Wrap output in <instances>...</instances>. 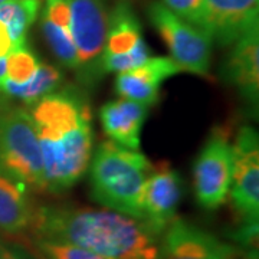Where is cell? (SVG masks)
Instances as JSON below:
<instances>
[{
  "label": "cell",
  "instance_id": "obj_1",
  "mask_svg": "<svg viewBox=\"0 0 259 259\" xmlns=\"http://www.w3.org/2000/svg\"><path fill=\"white\" fill-rule=\"evenodd\" d=\"M44 163L45 192L59 194L88 171L94 150L93 111L79 88L66 87L32 105Z\"/></svg>",
  "mask_w": 259,
  "mask_h": 259
},
{
  "label": "cell",
  "instance_id": "obj_2",
  "mask_svg": "<svg viewBox=\"0 0 259 259\" xmlns=\"http://www.w3.org/2000/svg\"><path fill=\"white\" fill-rule=\"evenodd\" d=\"M29 231L35 238L81 246L107 259H158L160 236L144 222L110 209L42 206Z\"/></svg>",
  "mask_w": 259,
  "mask_h": 259
},
{
  "label": "cell",
  "instance_id": "obj_3",
  "mask_svg": "<svg viewBox=\"0 0 259 259\" xmlns=\"http://www.w3.org/2000/svg\"><path fill=\"white\" fill-rule=\"evenodd\" d=\"M153 168L143 153L114 141H102L90 163L91 197L98 204L134 219H143V193Z\"/></svg>",
  "mask_w": 259,
  "mask_h": 259
},
{
  "label": "cell",
  "instance_id": "obj_4",
  "mask_svg": "<svg viewBox=\"0 0 259 259\" xmlns=\"http://www.w3.org/2000/svg\"><path fill=\"white\" fill-rule=\"evenodd\" d=\"M0 171L29 190L45 192L44 163L30 112L0 110Z\"/></svg>",
  "mask_w": 259,
  "mask_h": 259
},
{
  "label": "cell",
  "instance_id": "obj_5",
  "mask_svg": "<svg viewBox=\"0 0 259 259\" xmlns=\"http://www.w3.org/2000/svg\"><path fill=\"white\" fill-rule=\"evenodd\" d=\"M147 15L151 25L164 40L170 58L180 69L199 76H207L212 55V39L209 35L157 2L150 5Z\"/></svg>",
  "mask_w": 259,
  "mask_h": 259
},
{
  "label": "cell",
  "instance_id": "obj_6",
  "mask_svg": "<svg viewBox=\"0 0 259 259\" xmlns=\"http://www.w3.org/2000/svg\"><path fill=\"white\" fill-rule=\"evenodd\" d=\"M79 81L91 87L102 78L101 58L105 48L108 13L104 0H68Z\"/></svg>",
  "mask_w": 259,
  "mask_h": 259
},
{
  "label": "cell",
  "instance_id": "obj_7",
  "mask_svg": "<svg viewBox=\"0 0 259 259\" xmlns=\"http://www.w3.org/2000/svg\"><path fill=\"white\" fill-rule=\"evenodd\" d=\"M194 192L197 203L216 210L228 197L233 176V147L222 128L210 134L194 161Z\"/></svg>",
  "mask_w": 259,
  "mask_h": 259
},
{
  "label": "cell",
  "instance_id": "obj_8",
  "mask_svg": "<svg viewBox=\"0 0 259 259\" xmlns=\"http://www.w3.org/2000/svg\"><path fill=\"white\" fill-rule=\"evenodd\" d=\"M233 147V176L231 202L242 223L259 219V137L256 130L245 125L239 130Z\"/></svg>",
  "mask_w": 259,
  "mask_h": 259
},
{
  "label": "cell",
  "instance_id": "obj_9",
  "mask_svg": "<svg viewBox=\"0 0 259 259\" xmlns=\"http://www.w3.org/2000/svg\"><path fill=\"white\" fill-rule=\"evenodd\" d=\"M185 192L183 179L167 161L153 164L143 193V219L157 236L177 218Z\"/></svg>",
  "mask_w": 259,
  "mask_h": 259
},
{
  "label": "cell",
  "instance_id": "obj_10",
  "mask_svg": "<svg viewBox=\"0 0 259 259\" xmlns=\"http://www.w3.org/2000/svg\"><path fill=\"white\" fill-rule=\"evenodd\" d=\"M258 22L259 0H203L200 29L221 47L259 29Z\"/></svg>",
  "mask_w": 259,
  "mask_h": 259
},
{
  "label": "cell",
  "instance_id": "obj_11",
  "mask_svg": "<svg viewBox=\"0 0 259 259\" xmlns=\"http://www.w3.org/2000/svg\"><path fill=\"white\" fill-rule=\"evenodd\" d=\"M235 253L233 246L182 218L160 236L158 259H235Z\"/></svg>",
  "mask_w": 259,
  "mask_h": 259
},
{
  "label": "cell",
  "instance_id": "obj_12",
  "mask_svg": "<svg viewBox=\"0 0 259 259\" xmlns=\"http://www.w3.org/2000/svg\"><path fill=\"white\" fill-rule=\"evenodd\" d=\"M180 72L183 71L170 56H150L137 68L118 74L115 91L124 100L151 107L158 101L164 81Z\"/></svg>",
  "mask_w": 259,
  "mask_h": 259
},
{
  "label": "cell",
  "instance_id": "obj_13",
  "mask_svg": "<svg viewBox=\"0 0 259 259\" xmlns=\"http://www.w3.org/2000/svg\"><path fill=\"white\" fill-rule=\"evenodd\" d=\"M222 78L235 87L243 100L258 105L259 98V29L239 37L223 62Z\"/></svg>",
  "mask_w": 259,
  "mask_h": 259
},
{
  "label": "cell",
  "instance_id": "obj_14",
  "mask_svg": "<svg viewBox=\"0 0 259 259\" xmlns=\"http://www.w3.org/2000/svg\"><path fill=\"white\" fill-rule=\"evenodd\" d=\"M150 107L130 100H115L100 110L104 133L111 141L128 150H140L141 130L147 120Z\"/></svg>",
  "mask_w": 259,
  "mask_h": 259
},
{
  "label": "cell",
  "instance_id": "obj_15",
  "mask_svg": "<svg viewBox=\"0 0 259 259\" xmlns=\"http://www.w3.org/2000/svg\"><path fill=\"white\" fill-rule=\"evenodd\" d=\"M35 212L28 186L0 171V232L20 235L29 231Z\"/></svg>",
  "mask_w": 259,
  "mask_h": 259
},
{
  "label": "cell",
  "instance_id": "obj_16",
  "mask_svg": "<svg viewBox=\"0 0 259 259\" xmlns=\"http://www.w3.org/2000/svg\"><path fill=\"white\" fill-rule=\"evenodd\" d=\"M143 40L144 37L137 15L127 2H120L108 15V28L102 55H127Z\"/></svg>",
  "mask_w": 259,
  "mask_h": 259
},
{
  "label": "cell",
  "instance_id": "obj_17",
  "mask_svg": "<svg viewBox=\"0 0 259 259\" xmlns=\"http://www.w3.org/2000/svg\"><path fill=\"white\" fill-rule=\"evenodd\" d=\"M62 82H64V74L61 72L59 68L40 62L36 74L32 76L30 81L23 85H16V87L3 85L2 94L32 107L42 98H45L47 95L58 91Z\"/></svg>",
  "mask_w": 259,
  "mask_h": 259
},
{
  "label": "cell",
  "instance_id": "obj_18",
  "mask_svg": "<svg viewBox=\"0 0 259 259\" xmlns=\"http://www.w3.org/2000/svg\"><path fill=\"white\" fill-rule=\"evenodd\" d=\"M40 10V0H8L0 5V22L6 26L15 51L26 47V36Z\"/></svg>",
  "mask_w": 259,
  "mask_h": 259
},
{
  "label": "cell",
  "instance_id": "obj_19",
  "mask_svg": "<svg viewBox=\"0 0 259 259\" xmlns=\"http://www.w3.org/2000/svg\"><path fill=\"white\" fill-rule=\"evenodd\" d=\"M40 29L45 36L48 47L51 48L56 59L66 68L76 71L78 69V55H76V48H75L71 29L62 28L45 16H42Z\"/></svg>",
  "mask_w": 259,
  "mask_h": 259
},
{
  "label": "cell",
  "instance_id": "obj_20",
  "mask_svg": "<svg viewBox=\"0 0 259 259\" xmlns=\"http://www.w3.org/2000/svg\"><path fill=\"white\" fill-rule=\"evenodd\" d=\"M33 255L39 259H107L72 243L30 236Z\"/></svg>",
  "mask_w": 259,
  "mask_h": 259
},
{
  "label": "cell",
  "instance_id": "obj_21",
  "mask_svg": "<svg viewBox=\"0 0 259 259\" xmlns=\"http://www.w3.org/2000/svg\"><path fill=\"white\" fill-rule=\"evenodd\" d=\"M40 61L29 48L22 47L6 56V79L3 85H23L36 74Z\"/></svg>",
  "mask_w": 259,
  "mask_h": 259
},
{
  "label": "cell",
  "instance_id": "obj_22",
  "mask_svg": "<svg viewBox=\"0 0 259 259\" xmlns=\"http://www.w3.org/2000/svg\"><path fill=\"white\" fill-rule=\"evenodd\" d=\"M161 5L187 23L200 28L203 0H161Z\"/></svg>",
  "mask_w": 259,
  "mask_h": 259
},
{
  "label": "cell",
  "instance_id": "obj_23",
  "mask_svg": "<svg viewBox=\"0 0 259 259\" xmlns=\"http://www.w3.org/2000/svg\"><path fill=\"white\" fill-rule=\"evenodd\" d=\"M0 259H36L33 253L18 245H12L0 239Z\"/></svg>",
  "mask_w": 259,
  "mask_h": 259
},
{
  "label": "cell",
  "instance_id": "obj_24",
  "mask_svg": "<svg viewBox=\"0 0 259 259\" xmlns=\"http://www.w3.org/2000/svg\"><path fill=\"white\" fill-rule=\"evenodd\" d=\"M13 51H15V47L10 40L8 29L0 22V58H6Z\"/></svg>",
  "mask_w": 259,
  "mask_h": 259
},
{
  "label": "cell",
  "instance_id": "obj_25",
  "mask_svg": "<svg viewBox=\"0 0 259 259\" xmlns=\"http://www.w3.org/2000/svg\"><path fill=\"white\" fill-rule=\"evenodd\" d=\"M6 79V58H0V95L2 94V87Z\"/></svg>",
  "mask_w": 259,
  "mask_h": 259
},
{
  "label": "cell",
  "instance_id": "obj_26",
  "mask_svg": "<svg viewBox=\"0 0 259 259\" xmlns=\"http://www.w3.org/2000/svg\"><path fill=\"white\" fill-rule=\"evenodd\" d=\"M5 2H8V0H0V5H3Z\"/></svg>",
  "mask_w": 259,
  "mask_h": 259
}]
</instances>
